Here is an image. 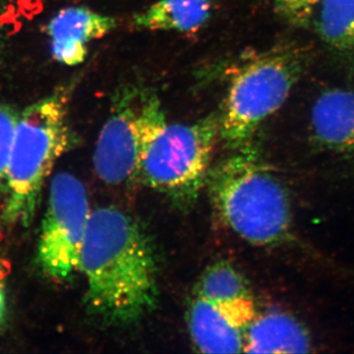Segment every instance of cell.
Segmentation results:
<instances>
[{
    "mask_svg": "<svg viewBox=\"0 0 354 354\" xmlns=\"http://www.w3.org/2000/svg\"><path fill=\"white\" fill-rule=\"evenodd\" d=\"M88 311L109 325L137 322L156 308L158 265L148 235L115 207L92 212L81 251Z\"/></svg>",
    "mask_w": 354,
    "mask_h": 354,
    "instance_id": "cell-1",
    "label": "cell"
},
{
    "mask_svg": "<svg viewBox=\"0 0 354 354\" xmlns=\"http://www.w3.org/2000/svg\"><path fill=\"white\" fill-rule=\"evenodd\" d=\"M206 185L221 220L248 243L272 246L290 239L288 192L252 144L212 167Z\"/></svg>",
    "mask_w": 354,
    "mask_h": 354,
    "instance_id": "cell-2",
    "label": "cell"
},
{
    "mask_svg": "<svg viewBox=\"0 0 354 354\" xmlns=\"http://www.w3.org/2000/svg\"><path fill=\"white\" fill-rule=\"evenodd\" d=\"M72 142L64 93L44 97L19 114L7 171L3 225L32 223L44 184Z\"/></svg>",
    "mask_w": 354,
    "mask_h": 354,
    "instance_id": "cell-3",
    "label": "cell"
},
{
    "mask_svg": "<svg viewBox=\"0 0 354 354\" xmlns=\"http://www.w3.org/2000/svg\"><path fill=\"white\" fill-rule=\"evenodd\" d=\"M297 46H281L254 55L235 70L220 113V138L232 150L251 143L266 120L283 106L306 66Z\"/></svg>",
    "mask_w": 354,
    "mask_h": 354,
    "instance_id": "cell-4",
    "label": "cell"
},
{
    "mask_svg": "<svg viewBox=\"0 0 354 354\" xmlns=\"http://www.w3.org/2000/svg\"><path fill=\"white\" fill-rule=\"evenodd\" d=\"M220 138V113L160 128L147 148L140 178L180 208L194 204L207 183Z\"/></svg>",
    "mask_w": 354,
    "mask_h": 354,
    "instance_id": "cell-5",
    "label": "cell"
},
{
    "mask_svg": "<svg viewBox=\"0 0 354 354\" xmlns=\"http://www.w3.org/2000/svg\"><path fill=\"white\" fill-rule=\"evenodd\" d=\"M165 123L157 95L135 87L120 88L95 144L93 162L97 176L113 186L140 178L147 148Z\"/></svg>",
    "mask_w": 354,
    "mask_h": 354,
    "instance_id": "cell-6",
    "label": "cell"
},
{
    "mask_svg": "<svg viewBox=\"0 0 354 354\" xmlns=\"http://www.w3.org/2000/svg\"><path fill=\"white\" fill-rule=\"evenodd\" d=\"M91 214L80 179L68 172L53 176L37 253L39 268L48 279L69 281L79 272Z\"/></svg>",
    "mask_w": 354,
    "mask_h": 354,
    "instance_id": "cell-7",
    "label": "cell"
},
{
    "mask_svg": "<svg viewBox=\"0 0 354 354\" xmlns=\"http://www.w3.org/2000/svg\"><path fill=\"white\" fill-rule=\"evenodd\" d=\"M115 27L114 18L86 7L62 9L53 16L46 29L51 55L67 66L82 64L87 57L88 44L104 38Z\"/></svg>",
    "mask_w": 354,
    "mask_h": 354,
    "instance_id": "cell-8",
    "label": "cell"
},
{
    "mask_svg": "<svg viewBox=\"0 0 354 354\" xmlns=\"http://www.w3.org/2000/svg\"><path fill=\"white\" fill-rule=\"evenodd\" d=\"M187 323L191 339L200 353H243L246 328L220 305L195 295Z\"/></svg>",
    "mask_w": 354,
    "mask_h": 354,
    "instance_id": "cell-9",
    "label": "cell"
},
{
    "mask_svg": "<svg viewBox=\"0 0 354 354\" xmlns=\"http://www.w3.org/2000/svg\"><path fill=\"white\" fill-rule=\"evenodd\" d=\"M310 125L321 148L354 157V91L324 92L312 106Z\"/></svg>",
    "mask_w": 354,
    "mask_h": 354,
    "instance_id": "cell-10",
    "label": "cell"
},
{
    "mask_svg": "<svg viewBox=\"0 0 354 354\" xmlns=\"http://www.w3.org/2000/svg\"><path fill=\"white\" fill-rule=\"evenodd\" d=\"M311 339L304 326L292 316L279 311L256 315L245 332L247 353H305Z\"/></svg>",
    "mask_w": 354,
    "mask_h": 354,
    "instance_id": "cell-11",
    "label": "cell"
},
{
    "mask_svg": "<svg viewBox=\"0 0 354 354\" xmlns=\"http://www.w3.org/2000/svg\"><path fill=\"white\" fill-rule=\"evenodd\" d=\"M213 0H158L136 14L133 25L143 31L196 32L206 24Z\"/></svg>",
    "mask_w": 354,
    "mask_h": 354,
    "instance_id": "cell-12",
    "label": "cell"
},
{
    "mask_svg": "<svg viewBox=\"0 0 354 354\" xmlns=\"http://www.w3.org/2000/svg\"><path fill=\"white\" fill-rule=\"evenodd\" d=\"M315 13L317 32L324 43L354 62V0H320Z\"/></svg>",
    "mask_w": 354,
    "mask_h": 354,
    "instance_id": "cell-13",
    "label": "cell"
},
{
    "mask_svg": "<svg viewBox=\"0 0 354 354\" xmlns=\"http://www.w3.org/2000/svg\"><path fill=\"white\" fill-rule=\"evenodd\" d=\"M195 295L216 304L253 300L245 279L227 261L216 262L205 271L198 281Z\"/></svg>",
    "mask_w": 354,
    "mask_h": 354,
    "instance_id": "cell-14",
    "label": "cell"
},
{
    "mask_svg": "<svg viewBox=\"0 0 354 354\" xmlns=\"http://www.w3.org/2000/svg\"><path fill=\"white\" fill-rule=\"evenodd\" d=\"M19 114L11 106L0 104V183L6 179Z\"/></svg>",
    "mask_w": 354,
    "mask_h": 354,
    "instance_id": "cell-15",
    "label": "cell"
},
{
    "mask_svg": "<svg viewBox=\"0 0 354 354\" xmlns=\"http://www.w3.org/2000/svg\"><path fill=\"white\" fill-rule=\"evenodd\" d=\"M277 13L291 25H306L311 20L320 0H274Z\"/></svg>",
    "mask_w": 354,
    "mask_h": 354,
    "instance_id": "cell-16",
    "label": "cell"
},
{
    "mask_svg": "<svg viewBox=\"0 0 354 354\" xmlns=\"http://www.w3.org/2000/svg\"><path fill=\"white\" fill-rule=\"evenodd\" d=\"M6 320V298L3 285L0 281V328L3 326Z\"/></svg>",
    "mask_w": 354,
    "mask_h": 354,
    "instance_id": "cell-17",
    "label": "cell"
}]
</instances>
